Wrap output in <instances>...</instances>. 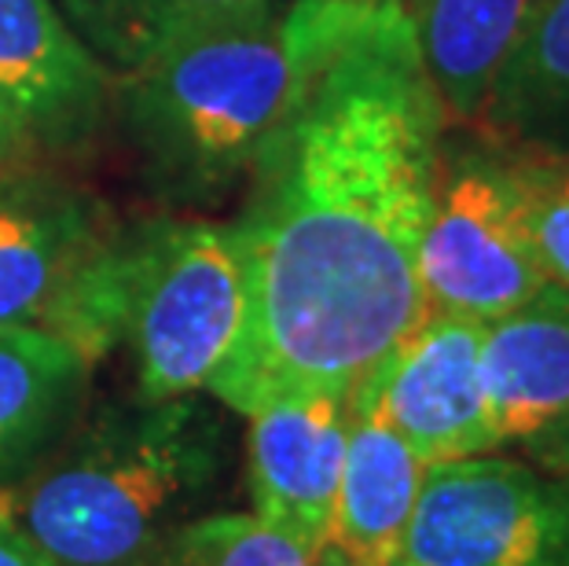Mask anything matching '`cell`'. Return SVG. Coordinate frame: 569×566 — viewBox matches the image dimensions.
Returning <instances> with one entry per match:
<instances>
[{
  "label": "cell",
  "mask_w": 569,
  "mask_h": 566,
  "mask_svg": "<svg viewBox=\"0 0 569 566\" xmlns=\"http://www.w3.org/2000/svg\"><path fill=\"white\" fill-rule=\"evenodd\" d=\"M84 379V360L44 328H0V486L56 438Z\"/></svg>",
  "instance_id": "cell-15"
},
{
  "label": "cell",
  "mask_w": 569,
  "mask_h": 566,
  "mask_svg": "<svg viewBox=\"0 0 569 566\" xmlns=\"http://www.w3.org/2000/svg\"><path fill=\"white\" fill-rule=\"evenodd\" d=\"M148 563L159 566H317L295 537L258 519L253 512L202 515L162 540Z\"/></svg>",
  "instance_id": "cell-17"
},
{
  "label": "cell",
  "mask_w": 569,
  "mask_h": 566,
  "mask_svg": "<svg viewBox=\"0 0 569 566\" xmlns=\"http://www.w3.org/2000/svg\"><path fill=\"white\" fill-rule=\"evenodd\" d=\"M486 328L481 320L427 309L353 390L379 408L427 467L500 449L486 390Z\"/></svg>",
  "instance_id": "cell-7"
},
{
  "label": "cell",
  "mask_w": 569,
  "mask_h": 566,
  "mask_svg": "<svg viewBox=\"0 0 569 566\" xmlns=\"http://www.w3.org/2000/svg\"><path fill=\"white\" fill-rule=\"evenodd\" d=\"M59 4L84 48L126 75L191 33L258 16L272 8V0H59Z\"/></svg>",
  "instance_id": "cell-16"
},
{
  "label": "cell",
  "mask_w": 569,
  "mask_h": 566,
  "mask_svg": "<svg viewBox=\"0 0 569 566\" xmlns=\"http://www.w3.org/2000/svg\"><path fill=\"white\" fill-rule=\"evenodd\" d=\"M422 478L427 464L365 394H353L327 548H335L349 566H390L401 559Z\"/></svg>",
  "instance_id": "cell-12"
},
{
  "label": "cell",
  "mask_w": 569,
  "mask_h": 566,
  "mask_svg": "<svg viewBox=\"0 0 569 566\" xmlns=\"http://www.w3.org/2000/svg\"><path fill=\"white\" fill-rule=\"evenodd\" d=\"M452 126L401 0H365L250 166L243 320L210 390L253 416L353 397L427 312L419 244Z\"/></svg>",
  "instance_id": "cell-1"
},
{
  "label": "cell",
  "mask_w": 569,
  "mask_h": 566,
  "mask_svg": "<svg viewBox=\"0 0 569 566\" xmlns=\"http://www.w3.org/2000/svg\"><path fill=\"white\" fill-rule=\"evenodd\" d=\"M0 566H56L16 523L0 519Z\"/></svg>",
  "instance_id": "cell-19"
},
{
  "label": "cell",
  "mask_w": 569,
  "mask_h": 566,
  "mask_svg": "<svg viewBox=\"0 0 569 566\" xmlns=\"http://www.w3.org/2000/svg\"><path fill=\"white\" fill-rule=\"evenodd\" d=\"M503 162L515 180L518 207H522L540 269L548 272L551 284L569 287V159L503 148Z\"/></svg>",
  "instance_id": "cell-18"
},
{
  "label": "cell",
  "mask_w": 569,
  "mask_h": 566,
  "mask_svg": "<svg viewBox=\"0 0 569 566\" xmlns=\"http://www.w3.org/2000/svg\"><path fill=\"white\" fill-rule=\"evenodd\" d=\"M390 566H419V563H411V559H408V556H401V559H393V563H390Z\"/></svg>",
  "instance_id": "cell-22"
},
{
  "label": "cell",
  "mask_w": 569,
  "mask_h": 566,
  "mask_svg": "<svg viewBox=\"0 0 569 566\" xmlns=\"http://www.w3.org/2000/svg\"><path fill=\"white\" fill-rule=\"evenodd\" d=\"M405 556L419 566H569V471L500 449L427 467Z\"/></svg>",
  "instance_id": "cell-6"
},
{
  "label": "cell",
  "mask_w": 569,
  "mask_h": 566,
  "mask_svg": "<svg viewBox=\"0 0 569 566\" xmlns=\"http://www.w3.org/2000/svg\"><path fill=\"white\" fill-rule=\"evenodd\" d=\"M365 0H295L221 22L126 70L132 140L173 191H213L250 173L312 67Z\"/></svg>",
  "instance_id": "cell-2"
},
{
  "label": "cell",
  "mask_w": 569,
  "mask_h": 566,
  "mask_svg": "<svg viewBox=\"0 0 569 566\" xmlns=\"http://www.w3.org/2000/svg\"><path fill=\"white\" fill-rule=\"evenodd\" d=\"M427 309L492 324L532 302L548 272L526 232L503 148L475 132L441 151L427 232L419 244Z\"/></svg>",
  "instance_id": "cell-5"
},
{
  "label": "cell",
  "mask_w": 569,
  "mask_h": 566,
  "mask_svg": "<svg viewBox=\"0 0 569 566\" xmlns=\"http://www.w3.org/2000/svg\"><path fill=\"white\" fill-rule=\"evenodd\" d=\"M221 430L188 397L92 430L27 486L16 523L56 566H140L213 486Z\"/></svg>",
  "instance_id": "cell-3"
},
{
  "label": "cell",
  "mask_w": 569,
  "mask_h": 566,
  "mask_svg": "<svg viewBox=\"0 0 569 566\" xmlns=\"http://www.w3.org/2000/svg\"><path fill=\"white\" fill-rule=\"evenodd\" d=\"M243 320V265L232 225L148 221L126 342L140 405L206 390Z\"/></svg>",
  "instance_id": "cell-4"
},
{
  "label": "cell",
  "mask_w": 569,
  "mask_h": 566,
  "mask_svg": "<svg viewBox=\"0 0 569 566\" xmlns=\"http://www.w3.org/2000/svg\"><path fill=\"white\" fill-rule=\"evenodd\" d=\"M503 148L569 159V0H543L470 126Z\"/></svg>",
  "instance_id": "cell-14"
},
{
  "label": "cell",
  "mask_w": 569,
  "mask_h": 566,
  "mask_svg": "<svg viewBox=\"0 0 569 566\" xmlns=\"http://www.w3.org/2000/svg\"><path fill=\"white\" fill-rule=\"evenodd\" d=\"M16 140H19V129L8 118L4 107H0V162H4V155L11 151V143H16Z\"/></svg>",
  "instance_id": "cell-20"
},
{
  "label": "cell",
  "mask_w": 569,
  "mask_h": 566,
  "mask_svg": "<svg viewBox=\"0 0 569 566\" xmlns=\"http://www.w3.org/2000/svg\"><path fill=\"white\" fill-rule=\"evenodd\" d=\"M486 390L500 449L569 471V287L548 284L489 324Z\"/></svg>",
  "instance_id": "cell-9"
},
{
  "label": "cell",
  "mask_w": 569,
  "mask_h": 566,
  "mask_svg": "<svg viewBox=\"0 0 569 566\" xmlns=\"http://www.w3.org/2000/svg\"><path fill=\"white\" fill-rule=\"evenodd\" d=\"M317 566H349V563H346L342 556H338L335 548H323L320 556H317Z\"/></svg>",
  "instance_id": "cell-21"
},
{
  "label": "cell",
  "mask_w": 569,
  "mask_h": 566,
  "mask_svg": "<svg viewBox=\"0 0 569 566\" xmlns=\"http://www.w3.org/2000/svg\"><path fill=\"white\" fill-rule=\"evenodd\" d=\"M107 232L78 191L52 180H0V328H41Z\"/></svg>",
  "instance_id": "cell-11"
},
{
  "label": "cell",
  "mask_w": 569,
  "mask_h": 566,
  "mask_svg": "<svg viewBox=\"0 0 569 566\" xmlns=\"http://www.w3.org/2000/svg\"><path fill=\"white\" fill-rule=\"evenodd\" d=\"M543 0H401L448 122L475 126L496 75Z\"/></svg>",
  "instance_id": "cell-13"
},
{
  "label": "cell",
  "mask_w": 569,
  "mask_h": 566,
  "mask_svg": "<svg viewBox=\"0 0 569 566\" xmlns=\"http://www.w3.org/2000/svg\"><path fill=\"white\" fill-rule=\"evenodd\" d=\"M107 70L56 0H0V107L19 137H70L96 122Z\"/></svg>",
  "instance_id": "cell-10"
},
{
  "label": "cell",
  "mask_w": 569,
  "mask_h": 566,
  "mask_svg": "<svg viewBox=\"0 0 569 566\" xmlns=\"http://www.w3.org/2000/svg\"><path fill=\"white\" fill-rule=\"evenodd\" d=\"M247 419V489L253 515L320 556L331 540L342 481L349 397H287Z\"/></svg>",
  "instance_id": "cell-8"
}]
</instances>
